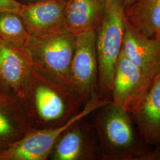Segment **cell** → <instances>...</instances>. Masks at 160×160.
I'll return each instance as SVG.
<instances>
[{
  "label": "cell",
  "mask_w": 160,
  "mask_h": 160,
  "mask_svg": "<svg viewBox=\"0 0 160 160\" xmlns=\"http://www.w3.org/2000/svg\"><path fill=\"white\" fill-rule=\"evenodd\" d=\"M94 128L102 160H160V145L147 143L131 114L112 102L96 110Z\"/></svg>",
  "instance_id": "cell-1"
},
{
  "label": "cell",
  "mask_w": 160,
  "mask_h": 160,
  "mask_svg": "<svg viewBox=\"0 0 160 160\" xmlns=\"http://www.w3.org/2000/svg\"><path fill=\"white\" fill-rule=\"evenodd\" d=\"M20 102L31 126L36 129L63 126L80 113L84 105L68 86L33 69Z\"/></svg>",
  "instance_id": "cell-2"
},
{
  "label": "cell",
  "mask_w": 160,
  "mask_h": 160,
  "mask_svg": "<svg viewBox=\"0 0 160 160\" xmlns=\"http://www.w3.org/2000/svg\"><path fill=\"white\" fill-rule=\"evenodd\" d=\"M126 26L124 0H106L102 22L96 30L98 94L111 100L117 62L122 50Z\"/></svg>",
  "instance_id": "cell-3"
},
{
  "label": "cell",
  "mask_w": 160,
  "mask_h": 160,
  "mask_svg": "<svg viewBox=\"0 0 160 160\" xmlns=\"http://www.w3.org/2000/svg\"><path fill=\"white\" fill-rule=\"evenodd\" d=\"M76 35L63 29L51 33L30 35L25 46L29 49L36 72L68 87Z\"/></svg>",
  "instance_id": "cell-4"
},
{
  "label": "cell",
  "mask_w": 160,
  "mask_h": 160,
  "mask_svg": "<svg viewBox=\"0 0 160 160\" xmlns=\"http://www.w3.org/2000/svg\"><path fill=\"white\" fill-rule=\"evenodd\" d=\"M111 100L99 96L86 103L80 113L63 126L30 132L26 135L0 152V160H46L61 133L77 120L95 112Z\"/></svg>",
  "instance_id": "cell-5"
},
{
  "label": "cell",
  "mask_w": 160,
  "mask_h": 160,
  "mask_svg": "<svg viewBox=\"0 0 160 160\" xmlns=\"http://www.w3.org/2000/svg\"><path fill=\"white\" fill-rule=\"evenodd\" d=\"M68 87L84 105L93 97L99 96L96 30L76 35Z\"/></svg>",
  "instance_id": "cell-6"
},
{
  "label": "cell",
  "mask_w": 160,
  "mask_h": 160,
  "mask_svg": "<svg viewBox=\"0 0 160 160\" xmlns=\"http://www.w3.org/2000/svg\"><path fill=\"white\" fill-rule=\"evenodd\" d=\"M33 72L29 49L0 39V90L20 101Z\"/></svg>",
  "instance_id": "cell-7"
},
{
  "label": "cell",
  "mask_w": 160,
  "mask_h": 160,
  "mask_svg": "<svg viewBox=\"0 0 160 160\" xmlns=\"http://www.w3.org/2000/svg\"><path fill=\"white\" fill-rule=\"evenodd\" d=\"M151 82L121 52L115 70L111 102L133 114L142 103Z\"/></svg>",
  "instance_id": "cell-8"
},
{
  "label": "cell",
  "mask_w": 160,
  "mask_h": 160,
  "mask_svg": "<svg viewBox=\"0 0 160 160\" xmlns=\"http://www.w3.org/2000/svg\"><path fill=\"white\" fill-rule=\"evenodd\" d=\"M83 118L60 135L48 160H96L101 158L97 134Z\"/></svg>",
  "instance_id": "cell-9"
},
{
  "label": "cell",
  "mask_w": 160,
  "mask_h": 160,
  "mask_svg": "<svg viewBox=\"0 0 160 160\" xmlns=\"http://www.w3.org/2000/svg\"><path fill=\"white\" fill-rule=\"evenodd\" d=\"M122 53L152 81L160 72V34L148 37L134 29L126 20Z\"/></svg>",
  "instance_id": "cell-10"
},
{
  "label": "cell",
  "mask_w": 160,
  "mask_h": 160,
  "mask_svg": "<svg viewBox=\"0 0 160 160\" xmlns=\"http://www.w3.org/2000/svg\"><path fill=\"white\" fill-rule=\"evenodd\" d=\"M67 0H45L22 4L18 12L30 35L42 36L65 29L64 10Z\"/></svg>",
  "instance_id": "cell-11"
},
{
  "label": "cell",
  "mask_w": 160,
  "mask_h": 160,
  "mask_svg": "<svg viewBox=\"0 0 160 160\" xmlns=\"http://www.w3.org/2000/svg\"><path fill=\"white\" fill-rule=\"evenodd\" d=\"M33 129L20 100L0 90V152Z\"/></svg>",
  "instance_id": "cell-12"
},
{
  "label": "cell",
  "mask_w": 160,
  "mask_h": 160,
  "mask_svg": "<svg viewBox=\"0 0 160 160\" xmlns=\"http://www.w3.org/2000/svg\"><path fill=\"white\" fill-rule=\"evenodd\" d=\"M131 115L145 141L152 146H160V72L154 78L142 103Z\"/></svg>",
  "instance_id": "cell-13"
},
{
  "label": "cell",
  "mask_w": 160,
  "mask_h": 160,
  "mask_svg": "<svg viewBox=\"0 0 160 160\" xmlns=\"http://www.w3.org/2000/svg\"><path fill=\"white\" fill-rule=\"evenodd\" d=\"M106 7V0H67L64 10L65 29L75 35L96 31Z\"/></svg>",
  "instance_id": "cell-14"
},
{
  "label": "cell",
  "mask_w": 160,
  "mask_h": 160,
  "mask_svg": "<svg viewBox=\"0 0 160 160\" xmlns=\"http://www.w3.org/2000/svg\"><path fill=\"white\" fill-rule=\"evenodd\" d=\"M126 21L148 37L160 34V0H137L125 10Z\"/></svg>",
  "instance_id": "cell-15"
},
{
  "label": "cell",
  "mask_w": 160,
  "mask_h": 160,
  "mask_svg": "<svg viewBox=\"0 0 160 160\" xmlns=\"http://www.w3.org/2000/svg\"><path fill=\"white\" fill-rule=\"evenodd\" d=\"M30 36V34L18 13L0 12V39L25 46Z\"/></svg>",
  "instance_id": "cell-16"
},
{
  "label": "cell",
  "mask_w": 160,
  "mask_h": 160,
  "mask_svg": "<svg viewBox=\"0 0 160 160\" xmlns=\"http://www.w3.org/2000/svg\"><path fill=\"white\" fill-rule=\"evenodd\" d=\"M22 4L16 0H0V12H12L18 13Z\"/></svg>",
  "instance_id": "cell-17"
},
{
  "label": "cell",
  "mask_w": 160,
  "mask_h": 160,
  "mask_svg": "<svg viewBox=\"0 0 160 160\" xmlns=\"http://www.w3.org/2000/svg\"><path fill=\"white\" fill-rule=\"evenodd\" d=\"M16 1L21 4H28L34 3V2L45 1V0H16Z\"/></svg>",
  "instance_id": "cell-18"
},
{
  "label": "cell",
  "mask_w": 160,
  "mask_h": 160,
  "mask_svg": "<svg viewBox=\"0 0 160 160\" xmlns=\"http://www.w3.org/2000/svg\"><path fill=\"white\" fill-rule=\"evenodd\" d=\"M137 0H124V7L125 9L126 10L128 7H129L132 4L136 1Z\"/></svg>",
  "instance_id": "cell-19"
}]
</instances>
